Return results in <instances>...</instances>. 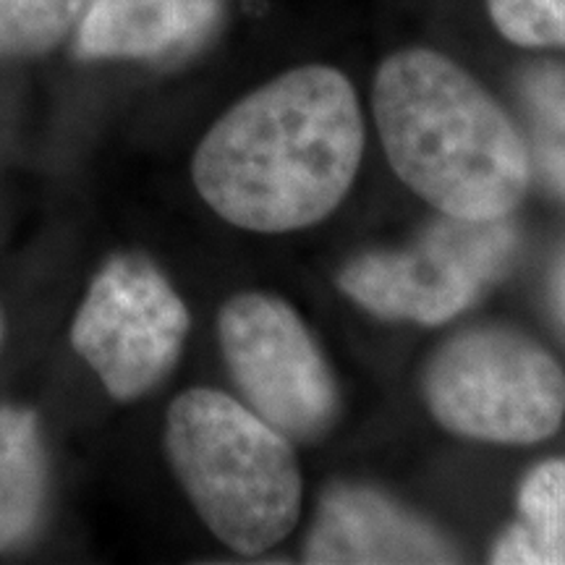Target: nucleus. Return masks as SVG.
I'll list each match as a JSON object with an SVG mask.
<instances>
[{
	"mask_svg": "<svg viewBox=\"0 0 565 565\" xmlns=\"http://www.w3.org/2000/svg\"><path fill=\"white\" fill-rule=\"evenodd\" d=\"M166 454L200 519L225 547L259 555L301 511L294 443L231 395L194 387L168 408Z\"/></svg>",
	"mask_w": 565,
	"mask_h": 565,
	"instance_id": "3",
	"label": "nucleus"
},
{
	"mask_svg": "<svg viewBox=\"0 0 565 565\" xmlns=\"http://www.w3.org/2000/svg\"><path fill=\"white\" fill-rule=\"evenodd\" d=\"M561 301H563V309H565V270H563V278H561Z\"/></svg>",
	"mask_w": 565,
	"mask_h": 565,
	"instance_id": "15",
	"label": "nucleus"
},
{
	"mask_svg": "<svg viewBox=\"0 0 565 565\" xmlns=\"http://www.w3.org/2000/svg\"><path fill=\"white\" fill-rule=\"evenodd\" d=\"M515 249L508 217L463 221L445 215L412 249L370 252L343 267L338 286L383 320L443 324L463 312Z\"/></svg>",
	"mask_w": 565,
	"mask_h": 565,
	"instance_id": "5",
	"label": "nucleus"
},
{
	"mask_svg": "<svg viewBox=\"0 0 565 565\" xmlns=\"http://www.w3.org/2000/svg\"><path fill=\"white\" fill-rule=\"evenodd\" d=\"M189 312L145 257L121 254L105 263L71 330V343L116 401L152 391L179 362Z\"/></svg>",
	"mask_w": 565,
	"mask_h": 565,
	"instance_id": "7",
	"label": "nucleus"
},
{
	"mask_svg": "<svg viewBox=\"0 0 565 565\" xmlns=\"http://www.w3.org/2000/svg\"><path fill=\"white\" fill-rule=\"evenodd\" d=\"M364 121L338 68L301 66L254 89L207 131L194 183L223 221L286 233L324 221L356 179Z\"/></svg>",
	"mask_w": 565,
	"mask_h": 565,
	"instance_id": "1",
	"label": "nucleus"
},
{
	"mask_svg": "<svg viewBox=\"0 0 565 565\" xmlns=\"http://www.w3.org/2000/svg\"><path fill=\"white\" fill-rule=\"evenodd\" d=\"M372 110L395 173L443 215L494 221L524 200V137L490 92L443 53H393L374 76Z\"/></svg>",
	"mask_w": 565,
	"mask_h": 565,
	"instance_id": "2",
	"label": "nucleus"
},
{
	"mask_svg": "<svg viewBox=\"0 0 565 565\" xmlns=\"http://www.w3.org/2000/svg\"><path fill=\"white\" fill-rule=\"evenodd\" d=\"M0 338H3V317H0Z\"/></svg>",
	"mask_w": 565,
	"mask_h": 565,
	"instance_id": "16",
	"label": "nucleus"
},
{
	"mask_svg": "<svg viewBox=\"0 0 565 565\" xmlns=\"http://www.w3.org/2000/svg\"><path fill=\"white\" fill-rule=\"evenodd\" d=\"M424 398L448 433L529 445L565 416V374L550 353L508 328L463 330L424 370Z\"/></svg>",
	"mask_w": 565,
	"mask_h": 565,
	"instance_id": "4",
	"label": "nucleus"
},
{
	"mask_svg": "<svg viewBox=\"0 0 565 565\" xmlns=\"http://www.w3.org/2000/svg\"><path fill=\"white\" fill-rule=\"evenodd\" d=\"M45 494V456L38 419L26 408H0V550L38 524Z\"/></svg>",
	"mask_w": 565,
	"mask_h": 565,
	"instance_id": "10",
	"label": "nucleus"
},
{
	"mask_svg": "<svg viewBox=\"0 0 565 565\" xmlns=\"http://www.w3.org/2000/svg\"><path fill=\"white\" fill-rule=\"evenodd\" d=\"M82 11L84 0H0V58L47 53Z\"/></svg>",
	"mask_w": 565,
	"mask_h": 565,
	"instance_id": "13",
	"label": "nucleus"
},
{
	"mask_svg": "<svg viewBox=\"0 0 565 565\" xmlns=\"http://www.w3.org/2000/svg\"><path fill=\"white\" fill-rule=\"evenodd\" d=\"M492 24L521 47H565V0H487Z\"/></svg>",
	"mask_w": 565,
	"mask_h": 565,
	"instance_id": "14",
	"label": "nucleus"
},
{
	"mask_svg": "<svg viewBox=\"0 0 565 565\" xmlns=\"http://www.w3.org/2000/svg\"><path fill=\"white\" fill-rule=\"evenodd\" d=\"M244 404L291 443H317L338 419V385L301 317L286 301L242 294L217 320Z\"/></svg>",
	"mask_w": 565,
	"mask_h": 565,
	"instance_id": "6",
	"label": "nucleus"
},
{
	"mask_svg": "<svg viewBox=\"0 0 565 565\" xmlns=\"http://www.w3.org/2000/svg\"><path fill=\"white\" fill-rule=\"evenodd\" d=\"M221 0H89L76 32L79 58H158L204 38Z\"/></svg>",
	"mask_w": 565,
	"mask_h": 565,
	"instance_id": "9",
	"label": "nucleus"
},
{
	"mask_svg": "<svg viewBox=\"0 0 565 565\" xmlns=\"http://www.w3.org/2000/svg\"><path fill=\"white\" fill-rule=\"evenodd\" d=\"M456 550L383 492L341 484L324 494L307 540V563H456Z\"/></svg>",
	"mask_w": 565,
	"mask_h": 565,
	"instance_id": "8",
	"label": "nucleus"
},
{
	"mask_svg": "<svg viewBox=\"0 0 565 565\" xmlns=\"http://www.w3.org/2000/svg\"><path fill=\"white\" fill-rule=\"evenodd\" d=\"M521 95L532 118V145L542 173L565 194V66H532L521 82Z\"/></svg>",
	"mask_w": 565,
	"mask_h": 565,
	"instance_id": "12",
	"label": "nucleus"
},
{
	"mask_svg": "<svg viewBox=\"0 0 565 565\" xmlns=\"http://www.w3.org/2000/svg\"><path fill=\"white\" fill-rule=\"evenodd\" d=\"M492 563L565 565V461L532 469L519 490V521L500 536Z\"/></svg>",
	"mask_w": 565,
	"mask_h": 565,
	"instance_id": "11",
	"label": "nucleus"
}]
</instances>
